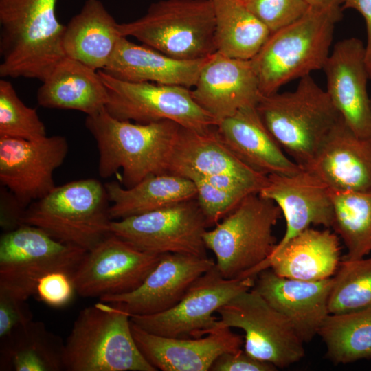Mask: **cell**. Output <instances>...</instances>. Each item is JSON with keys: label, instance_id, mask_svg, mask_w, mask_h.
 <instances>
[{"label": "cell", "instance_id": "obj_27", "mask_svg": "<svg viewBox=\"0 0 371 371\" xmlns=\"http://www.w3.org/2000/svg\"><path fill=\"white\" fill-rule=\"evenodd\" d=\"M42 82L36 99L43 107L76 110L87 115L106 107L107 91L98 71L67 56Z\"/></svg>", "mask_w": 371, "mask_h": 371}, {"label": "cell", "instance_id": "obj_20", "mask_svg": "<svg viewBox=\"0 0 371 371\" xmlns=\"http://www.w3.org/2000/svg\"><path fill=\"white\" fill-rule=\"evenodd\" d=\"M131 326L141 352L157 370L210 371L218 356L240 350L244 343L228 327L199 338H174L147 332L131 320Z\"/></svg>", "mask_w": 371, "mask_h": 371}, {"label": "cell", "instance_id": "obj_33", "mask_svg": "<svg viewBox=\"0 0 371 371\" xmlns=\"http://www.w3.org/2000/svg\"><path fill=\"white\" fill-rule=\"evenodd\" d=\"M332 227L346 249L344 260L365 258L371 252V192L330 190Z\"/></svg>", "mask_w": 371, "mask_h": 371}, {"label": "cell", "instance_id": "obj_17", "mask_svg": "<svg viewBox=\"0 0 371 371\" xmlns=\"http://www.w3.org/2000/svg\"><path fill=\"white\" fill-rule=\"evenodd\" d=\"M322 70L326 92L341 117L361 138H371V95L365 44L351 37L338 41Z\"/></svg>", "mask_w": 371, "mask_h": 371}, {"label": "cell", "instance_id": "obj_32", "mask_svg": "<svg viewBox=\"0 0 371 371\" xmlns=\"http://www.w3.org/2000/svg\"><path fill=\"white\" fill-rule=\"evenodd\" d=\"M318 335L326 357L335 364L371 358V308L344 313H329Z\"/></svg>", "mask_w": 371, "mask_h": 371}, {"label": "cell", "instance_id": "obj_1", "mask_svg": "<svg viewBox=\"0 0 371 371\" xmlns=\"http://www.w3.org/2000/svg\"><path fill=\"white\" fill-rule=\"evenodd\" d=\"M85 126L97 144L100 176L108 178L122 170L121 185L127 188L150 175L168 173L181 127L170 120L146 124L120 120L106 109L87 115Z\"/></svg>", "mask_w": 371, "mask_h": 371}, {"label": "cell", "instance_id": "obj_26", "mask_svg": "<svg viewBox=\"0 0 371 371\" xmlns=\"http://www.w3.org/2000/svg\"><path fill=\"white\" fill-rule=\"evenodd\" d=\"M208 57L191 60L177 59L122 36L109 63L102 71L124 81L148 82L190 89L194 86Z\"/></svg>", "mask_w": 371, "mask_h": 371}, {"label": "cell", "instance_id": "obj_25", "mask_svg": "<svg viewBox=\"0 0 371 371\" xmlns=\"http://www.w3.org/2000/svg\"><path fill=\"white\" fill-rule=\"evenodd\" d=\"M340 254L339 239L335 234L308 227L284 245H276L262 271L269 268L287 278L322 280L336 273L341 262Z\"/></svg>", "mask_w": 371, "mask_h": 371}, {"label": "cell", "instance_id": "obj_38", "mask_svg": "<svg viewBox=\"0 0 371 371\" xmlns=\"http://www.w3.org/2000/svg\"><path fill=\"white\" fill-rule=\"evenodd\" d=\"M75 292L71 276L56 271L39 280L35 295L47 305L59 308L68 304Z\"/></svg>", "mask_w": 371, "mask_h": 371}, {"label": "cell", "instance_id": "obj_37", "mask_svg": "<svg viewBox=\"0 0 371 371\" xmlns=\"http://www.w3.org/2000/svg\"><path fill=\"white\" fill-rule=\"evenodd\" d=\"M242 1L271 32L295 21L309 8L305 0H242Z\"/></svg>", "mask_w": 371, "mask_h": 371}, {"label": "cell", "instance_id": "obj_40", "mask_svg": "<svg viewBox=\"0 0 371 371\" xmlns=\"http://www.w3.org/2000/svg\"><path fill=\"white\" fill-rule=\"evenodd\" d=\"M276 367L251 356L241 349L225 352L212 363L210 371H273Z\"/></svg>", "mask_w": 371, "mask_h": 371}, {"label": "cell", "instance_id": "obj_6", "mask_svg": "<svg viewBox=\"0 0 371 371\" xmlns=\"http://www.w3.org/2000/svg\"><path fill=\"white\" fill-rule=\"evenodd\" d=\"M282 211L273 201L252 193L211 230L203 240L226 279L256 278L276 245L273 227Z\"/></svg>", "mask_w": 371, "mask_h": 371}, {"label": "cell", "instance_id": "obj_39", "mask_svg": "<svg viewBox=\"0 0 371 371\" xmlns=\"http://www.w3.org/2000/svg\"><path fill=\"white\" fill-rule=\"evenodd\" d=\"M27 300L0 290V339L33 320Z\"/></svg>", "mask_w": 371, "mask_h": 371}, {"label": "cell", "instance_id": "obj_31", "mask_svg": "<svg viewBox=\"0 0 371 371\" xmlns=\"http://www.w3.org/2000/svg\"><path fill=\"white\" fill-rule=\"evenodd\" d=\"M215 17L216 52L231 58L251 60L260 51L270 30L242 0H210Z\"/></svg>", "mask_w": 371, "mask_h": 371}, {"label": "cell", "instance_id": "obj_12", "mask_svg": "<svg viewBox=\"0 0 371 371\" xmlns=\"http://www.w3.org/2000/svg\"><path fill=\"white\" fill-rule=\"evenodd\" d=\"M218 328L245 332L244 350L259 360L283 368L304 356V342L290 322L253 288L219 308Z\"/></svg>", "mask_w": 371, "mask_h": 371}, {"label": "cell", "instance_id": "obj_30", "mask_svg": "<svg viewBox=\"0 0 371 371\" xmlns=\"http://www.w3.org/2000/svg\"><path fill=\"white\" fill-rule=\"evenodd\" d=\"M65 341L32 320L0 339V370H65Z\"/></svg>", "mask_w": 371, "mask_h": 371}, {"label": "cell", "instance_id": "obj_16", "mask_svg": "<svg viewBox=\"0 0 371 371\" xmlns=\"http://www.w3.org/2000/svg\"><path fill=\"white\" fill-rule=\"evenodd\" d=\"M195 172L218 186L258 193L267 176L241 161L219 136L216 126L203 131L181 127L169 161L168 173Z\"/></svg>", "mask_w": 371, "mask_h": 371}, {"label": "cell", "instance_id": "obj_11", "mask_svg": "<svg viewBox=\"0 0 371 371\" xmlns=\"http://www.w3.org/2000/svg\"><path fill=\"white\" fill-rule=\"evenodd\" d=\"M255 278L226 279L216 265L190 286L181 300L164 312L134 315L131 320L144 330L164 337L199 338L218 328L214 315L237 295L252 289Z\"/></svg>", "mask_w": 371, "mask_h": 371}, {"label": "cell", "instance_id": "obj_23", "mask_svg": "<svg viewBox=\"0 0 371 371\" xmlns=\"http://www.w3.org/2000/svg\"><path fill=\"white\" fill-rule=\"evenodd\" d=\"M306 169L336 191L371 192V138L340 117Z\"/></svg>", "mask_w": 371, "mask_h": 371}, {"label": "cell", "instance_id": "obj_21", "mask_svg": "<svg viewBox=\"0 0 371 371\" xmlns=\"http://www.w3.org/2000/svg\"><path fill=\"white\" fill-rule=\"evenodd\" d=\"M258 194L276 203L285 217L286 232L276 246L284 245L312 224L332 227L330 189L306 169L291 175H267V183Z\"/></svg>", "mask_w": 371, "mask_h": 371}, {"label": "cell", "instance_id": "obj_41", "mask_svg": "<svg viewBox=\"0 0 371 371\" xmlns=\"http://www.w3.org/2000/svg\"><path fill=\"white\" fill-rule=\"evenodd\" d=\"M342 8L355 10L364 19L366 28V62L371 79V0H344Z\"/></svg>", "mask_w": 371, "mask_h": 371}, {"label": "cell", "instance_id": "obj_35", "mask_svg": "<svg viewBox=\"0 0 371 371\" xmlns=\"http://www.w3.org/2000/svg\"><path fill=\"white\" fill-rule=\"evenodd\" d=\"M47 136L45 124L34 108L26 106L12 84L0 80V137L38 139Z\"/></svg>", "mask_w": 371, "mask_h": 371}, {"label": "cell", "instance_id": "obj_9", "mask_svg": "<svg viewBox=\"0 0 371 371\" xmlns=\"http://www.w3.org/2000/svg\"><path fill=\"white\" fill-rule=\"evenodd\" d=\"M87 251L34 225L22 224L4 232L0 238V290L27 300L47 274L72 276Z\"/></svg>", "mask_w": 371, "mask_h": 371}, {"label": "cell", "instance_id": "obj_29", "mask_svg": "<svg viewBox=\"0 0 371 371\" xmlns=\"http://www.w3.org/2000/svg\"><path fill=\"white\" fill-rule=\"evenodd\" d=\"M110 202L111 219L120 220L196 199V190L189 179L170 173L150 175L131 188L117 181L104 184Z\"/></svg>", "mask_w": 371, "mask_h": 371}, {"label": "cell", "instance_id": "obj_3", "mask_svg": "<svg viewBox=\"0 0 371 371\" xmlns=\"http://www.w3.org/2000/svg\"><path fill=\"white\" fill-rule=\"evenodd\" d=\"M341 19V10L309 7L300 19L271 32L251 59L261 94L276 93L284 85L322 69Z\"/></svg>", "mask_w": 371, "mask_h": 371}, {"label": "cell", "instance_id": "obj_10", "mask_svg": "<svg viewBox=\"0 0 371 371\" xmlns=\"http://www.w3.org/2000/svg\"><path fill=\"white\" fill-rule=\"evenodd\" d=\"M106 89V111L120 120L146 124L170 120L183 128L203 131L217 122L194 100L183 86L148 82H128L98 70Z\"/></svg>", "mask_w": 371, "mask_h": 371}, {"label": "cell", "instance_id": "obj_15", "mask_svg": "<svg viewBox=\"0 0 371 371\" xmlns=\"http://www.w3.org/2000/svg\"><path fill=\"white\" fill-rule=\"evenodd\" d=\"M69 150L62 135L38 139L0 137V181L25 210L56 186L53 175Z\"/></svg>", "mask_w": 371, "mask_h": 371}, {"label": "cell", "instance_id": "obj_2", "mask_svg": "<svg viewBox=\"0 0 371 371\" xmlns=\"http://www.w3.org/2000/svg\"><path fill=\"white\" fill-rule=\"evenodd\" d=\"M56 0H0V76L43 81L66 56Z\"/></svg>", "mask_w": 371, "mask_h": 371}, {"label": "cell", "instance_id": "obj_36", "mask_svg": "<svg viewBox=\"0 0 371 371\" xmlns=\"http://www.w3.org/2000/svg\"><path fill=\"white\" fill-rule=\"evenodd\" d=\"M176 175L190 180L196 190V199L203 212L208 227L214 226L247 195L255 193L245 189L216 186L199 174L183 170Z\"/></svg>", "mask_w": 371, "mask_h": 371}, {"label": "cell", "instance_id": "obj_18", "mask_svg": "<svg viewBox=\"0 0 371 371\" xmlns=\"http://www.w3.org/2000/svg\"><path fill=\"white\" fill-rule=\"evenodd\" d=\"M214 265V260L207 256L161 254L156 267L137 289L124 294L104 296L100 300L130 317L164 312L175 306L194 281Z\"/></svg>", "mask_w": 371, "mask_h": 371}, {"label": "cell", "instance_id": "obj_5", "mask_svg": "<svg viewBox=\"0 0 371 371\" xmlns=\"http://www.w3.org/2000/svg\"><path fill=\"white\" fill-rule=\"evenodd\" d=\"M65 370L157 371L139 349L131 317L101 302L80 311L65 341Z\"/></svg>", "mask_w": 371, "mask_h": 371}, {"label": "cell", "instance_id": "obj_14", "mask_svg": "<svg viewBox=\"0 0 371 371\" xmlns=\"http://www.w3.org/2000/svg\"><path fill=\"white\" fill-rule=\"evenodd\" d=\"M160 257L111 233L87 251L72 274L76 293L101 298L131 292L141 285Z\"/></svg>", "mask_w": 371, "mask_h": 371}, {"label": "cell", "instance_id": "obj_19", "mask_svg": "<svg viewBox=\"0 0 371 371\" xmlns=\"http://www.w3.org/2000/svg\"><path fill=\"white\" fill-rule=\"evenodd\" d=\"M191 92L217 124L243 108L256 106L262 95L251 59L231 58L218 52L208 57Z\"/></svg>", "mask_w": 371, "mask_h": 371}, {"label": "cell", "instance_id": "obj_42", "mask_svg": "<svg viewBox=\"0 0 371 371\" xmlns=\"http://www.w3.org/2000/svg\"><path fill=\"white\" fill-rule=\"evenodd\" d=\"M309 7L322 10H341L344 0H305Z\"/></svg>", "mask_w": 371, "mask_h": 371}, {"label": "cell", "instance_id": "obj_13", "mask_svg": "<svg viewBox=\"0 0 371 371\" xmlns=\"http://www.w3.org/2000/svg\"><path fill=\"white\" fill-rule=\"evenodd\" d=\"M209 227L196 199L111 222V234L143 251L207 256L203 235Z\"/></svg>", "mask_w": 371, "mask_h": 371}, {"label": "cell", "instance_id": "obj_7", "mask_svg": "<svg viewBox=\"0 0 371 371\" xmlns=\"http://www.w3.org/2000/svg\"><path fill=\"white\" fill-rule=\"evenodd\" d=\"M109 203L105 186L98 180L73 181L29 205L21 224L38 227L61 242L89 251L111 234Z\"/></svg>", "mask_w": 371, "mask_h": 371}, {"label": "cell", "instance_id": "obj_28", "mask_svg": "<svg viewBox=\"0 0 371 371\" xmlns=\"http://www.w3.org/2000/svg\"><path fill=\"white\" fill-rule=\"evenodd\" d=\"M118 24L100 0H86L65 25L63 45L66 56L103 70L122 37Z\"/></svg>", "mask_w": 371, "mask_h": 371}, {"label": "cell", "instance_id": "obj_8", "mask_svg": "<svg viewBox=\"0 0 371 371\" xmlns=\"http://www.w3.org/2000/svg\"><path fill=\"white\" fill-rule=\"evenodd\" d=\"M122 36L180 60H199L216 52L215 17L210 0H160L142 17L118 24Z\"/></svg>", "mask_w": 371, "mask_h": 371}, {"label": "cell", "instance_id": "obj_34", "mask_svg": "<svg viewBox=\"0 0 371 371\" xmlns=\"http://www.w3.org/2000/svg\"><path fill=\"white\" fill-rule=\"evenodd\" d=\"M328 308L333 314L371 308V258L341 260L333 277Z\"/></svg>", "mask_w": 371, "mask_h": 371}, {"label": "cell", "instance_id": "obj_22", "mask_svg": "<svg viewBox=\"0 0 371 371\" xmlns=\"http://www.w3.org/2000/svg\"><path fill=\"white\" fill-rule=\"evenodd\" d=\"M332 284L333 277L302 281L280 276L268 268L258 274L253 289L290 322L305 343L318 335L329 314Z\"/></svg>", "mask_w": 371, "mask_h": 371}, {"label": "cell", "instance_id": "obj_24", "mask_svg": "<svg viewBox=\"0 0 371 371\" xmlns=\"http://www.w3.org/2000/svg\"><path fill=\"white\" fill-rule=\"evenodd\" d=\"M216 128L230 150L260 174L291 175L303 169L285 155L256 106L240 109L219 122Z\"/></svg>", "mask_w": 371, "mask_h": 371}, {"label": "cell", "instance_id": "obj_4", "mask_svg": "<svg viewBox=\"0 0 371 371\" xmlns=\"http://www.w3.org/2000/svg\"><path fill=\"white\" fill-rule=\"evenodd\" d=\"M256 108L280 147L302 168L341 117L311 75L300 78L293 91L262 95Z\"/></svg>", "mask_w": 371, "mask_h": 371}]
</instances>
